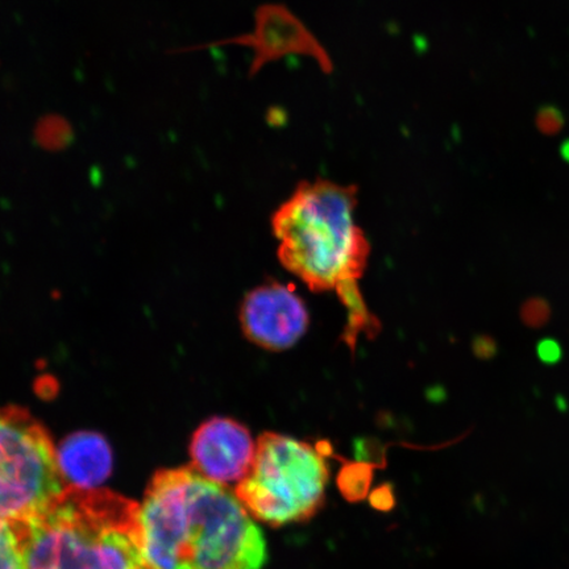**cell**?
<instances>
[{
  "label": "cell",
  "mask_w": 569,
  "mask_h": 569,
  "mask_svg": "<svg viewBox=\"0 0 569 569\" xmlns=\"http://www.w3.org/2000/svg\"><path fill=\"white\" fill-rule=\"evenodd\" d=\"M0 569H27L16 525L3 518H0Z\"/></svg>",
  "instance_id": "11"
},
{
  "label": "cell",
  "mask_w": 569,
  "mask_h": 569,
  "mask_svg": "<svg viewBox=\"0 0 569 569\" xmlns=\"http://www.w3.org/2000/svg\"><path fill=\"white\" fill-rule=\"evenodd\" d=\"M68 487L46 427L16 405L0 408V518L26 521Z\"/></svg>",
  "instance_id": "5"
},
{
  "label": "cell",
  "mask_w": 569,
  "mask_h": 569,
  "mask_svg": "<svg viewBox=\"0 0 569 569\" xmlns=\"http://www.w3.org/2000/svg\"><path fill=\"white\" fill-rule=\"evenodd\" d=\"M356 204L358 188L319 178L298 184L272 218L282 267L311 291L337 295L345 306L341 340L351 351L362 333L375 338L381 330L360 289L371 244L355 222Z\"/></svg>",
  "instance_id": "2"
},
{
  "label": "cell",
  "mask_w": 569,
  "mask_h": 569,
  "mask_svg": "<svg viewBox=\"0 0 569 569\" xmlns=\"http://www.w3.org/2000/svg\"><path fill=\"white\" fill-rule=\"evenodd\" d=\"M372 479V465L365 461H345L338 475V488L348 501L359 502L369 496Z\"/></svg>",
  "instance_id": "10"
},
{
  "label": "cell",
  "mask_w": 569,
  "mask_h": 569,
  "mask_svg": "<svg viewBox=\"0 0 569 569\" xmlns=\"http://www.w3.org/2000/svg\"><path fill=\"white\" fill-rule=\"evenodd\" d=\"M240 326L244 337L262 350H289L309 329L308 308L293 287L267 282L252 289L240 306Z\"/></svg>",
  "instance_id": "6"
},
{
  "label": "cell",
  "mask_w": 569,
  "mask_h": 569,
  "mask_svg": "<svg viewBox=\"0 0 569 569\" xmlns=\"http://www.w3.org/2000/svg\"><path fill=\"white\" fill-rule=\"evenodd\" d=\"M539 127L546 132H557L561 126V116L557 109H545L539 112Z\"/></svg>",
  "instance_id": "13"
},
{
  "label": "cell",
  "mask_w": 569,
  "mask_h": 569,
  "mask_svg": "<svg viewBox=\"0 0 569 569\" xmlns=\"http://www.w3.org/2000/svg\"><path fill=\"white\" fill-rule=\"evenodd\" d=\"M538 355L540 360L547 362V365H553L561 358V350L557 341L543 340L538 347Z\"/></svg>",
  "instance_id": "14"
},
{
  "label": "cell",
  "mask_w": 569,
  "mask_h": 569,
  "mask_svg": "<svg viewBox=\"0 0 569 569\" xmlns=\"http://www.w3.org/2000/svg\"><path fill=\"white\" fill-rule=\"evenodd\" d=\"M13 525L27 569H149L140 503L111 490L69 486Z\"/></svg>",
  "instance_id": "3"
},
{
  "label": "cell",
  "mask_w": 569,
  "mask_h": 569,
  "mask_svg": "<svg viewBox=\"0 0 569 569\" xmlns=\"http://www.w3.org/2000/svg\"><path fill=\"white\" fill-rule=\"evenodd\" d=\"M222 44L252 49L253 60L249 69L251 77L258 74L268 63L288 56L310 57L317 61L323 73L330 74L333 71L332 59L326 48L320 44L317 36L283 4L260 6L254 12L252 33L238 36Z\"/></svg>",
  "instance_id": "7"
},
{
  "label": "cell",
  "mask_w": 569,
  "mask_h": 569,
  "mask_svg": "<svg viewBox=\"0 0 569 569\" xmlns=\"http://www.w3.org/2000/svg\"><path fill=\"white\" fill-rule=\"evenodd\" d=\"M57 461L69 486L98 488L111 473V448L97 432H77L63 440Z\"/></svg>",
  "instance_id": "9"
},
{
  "label": "cell",
  "mask_w": 569,
  "mask_h": 569,
  "mask_svg": "<svg viewBox=\"0 0 569 569\" xmlns=\"http://www.w3.org/2000/svg\"><path fill=\"white\" fill-rule=\"evenodd\" d=\"M329 466L316 447L277 432L256 443L251 472L234 495L259 521L272 528L305 522L323 507Z\"/></svg>",
  "instance_id": "4"
},
{
  "label": "cell",
  "mask_w": 569,
  "mask_h": 569,
  "mask_svg": "<svg viewBox=\"0 0 569 569\" xmlns=\"http://www.w3.org/2000/svg\"><path fill=\"white\" fill-rule=\"evenodd\" d=\"M565 151V158L569 160V142H567V146L563 149Z\"/></svg>",
  "instance_id": "15"
},
{
  "label": "cell",
  "mask_w": 569,
  "mask_h": 569,
  "mask_svg": "<svg viewBox=\"0 0 569 569\" xmlns=\"http://www.w3.org/2000/svg\"><path fill=\"white\" fill-rule=\"evenodd\" d=\"M369 502L377 510L389 511L395 508L396 497L393 488L389 483L376 488L371 495H369Z\"/></svg>",
  "instance_id": "12"
},
{
  "label": "cell",
  "mask_w": 569,
  "mask_h": 569,
  "mask_svg": "<svg viewBox=\"0 0 569 569\" xmlns=\"http://www.w3.org/2000/svg\"><path fill=\"white\" fill-rule=\"evenodd\" d=\"M190 453L199 473L224 486L239 483L251 472L256 443L244 425L213 417L199 426L191 439Z\"/></svg>",
  "instance_id": "8"
},
{
  "label": "cell",
  "mask_w": 569,
  "mask_h": 569,
  "mask_svg": "<svg viewBox=\"0 0 569 569\" xmlns=\"http://www.w3.org/2000/svg\"><path fill=\"white\" fill-rule=\"evenodd\" d=\"M140 522L149 569H261L264 533L223 483L191 467L154 476Z\"/></svg>",
  "instance_id": "1"
}]
</instances>
